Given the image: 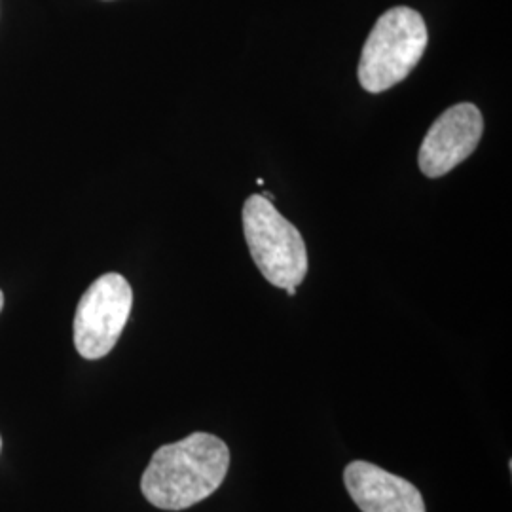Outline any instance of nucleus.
I'll list each match as a JSON object with an SVG mask.
<instances>
[{
	"label": "nucleus",
	"mask_w": 512,
	"mask_h": 512,
	"mask_svg": "<svg viewBox=\"0 0 512 512\" xmlns=\"http://www.w3.org/2000/svg\"><path fill=\"white\" fill-rule=\"evenodd\" d=\"M243 232L256 268L274 287H296L308 274L304 238L274 203L253 194L243 205Z\"/></svg>",
	"instance_id": "obj_3"
},
{
	"label": "nucleus",
	"mask_w": 512,
	"mask_h": 512,
	"mask_svg": "<svg viewBox=\"0 0 512 512\" xmlns=\"http://www.w3.org/2000/svg\"><path fill=\"white\" fill-rule=\"evenodd\" d=\"M484 131V120L473 103H459L444 110L421 143L418 164L429 179H439L475 152Z\"/></svg>",
	"instance_id": "obj_5"
},
{
	"label": "nucleus",
	"mask_w": 512,
	"mask_h": 512,
	"mask_svg": "<svg viewBox=\"0 0 512 512\" xmlns=\"http://www.w3.org/2000/svg\"><path fill=\"white\" fill-rule=\"evenodd\" d=\"M230 450L209 433H192L154 452L141 476V492L162 511H183L211 497L224 482Z\"/></svg>",
	"instance_id": "obj_1"
},
{
	"label": "nucleus",
	"mask_w": 512,
	"mask_h": 512,
	"mask_svg": "<svg viewBox=\"0 0 512 512\" xmlns=\"http://www.w3.org/2000/svg\"><path fill=\"white\" fill-rule=\"evenodd\" d=\"M131 306L133 291L124 275L95 279L74 313V348L80 357L88 361L107 357L126 329Z\"/></svg>",
	"instance_id": "obj_4"
},
{
	"label": "nucleus",
	"mask_w": 512,
	"mask_h": 512,
	"mask_svg": "<svg viewBox=\"0 0 512 512\" xmlns=\"http://www.w3.org/2000/svg\"><path fill=\"white\" fill-rule=\"evenodd\" d=\"M429 42L420 12L395 6L376 21L359 61V82L368 93L387 92L416 69Z\"/></svg>",
	"instance_id": "obj_2"
},
{
	"label": "nucleus",
	"mask_w": 512,
	"mask_h": 512,
	"mask_svg": "<svg viewBox=\"0 0 512 512\" xmlns=\"http://www.w3.org/2000/svg\"><path fill=\"white\" fill-rule=\"evenodd\" d=\"M0 452H2V437H0Z\"/></svg>",
	"instance_id": "obj_9"
},
{
	"label": "nucleus",
	"mask_w": 512,
	"mask_h": 512,
	"mask_svg": "<svg viewBox=\"0 0 512 512\" xmlns=\"http://www.w3.org/2000/svg\"><path fill=\"white\" fill-rule=\"evenodd\" d=\"M285 291H287V294H289V296H294V294H296V287H287Z\"/></svg>",
	"instance_id": "obj_7"
},
{
	"label": "nucleus",
	"mask_w": 512,
	"mask_h": 512,
	"mask_svg": "<svg viewBox=\"0 0 512 512\" xmlns=\"http://www.w3.org/2000/svg\"><path fill=\"white\" fill-rule=\"evenodd\" d=\"M2 308H4V294L0 291V311H2Z\"/></svg>",
	"instance_id": "obj_8"
},
{
	"label": "nucleus",
	"mask_w": 512,
	"mask_h": 512,
	"mask_svg": "<svg viewBox=\"0 0 512 512\" xmlns=\"http://www.w3.org/2000/svg\"><path fill=\"white\" fill-rule=\"evenodd\" d=\"M344 484L363 512H427L420 490L412 482L391 475L374 463H349Z\"/></svg>",
	"instance_id": "obj_6"
}]
</instances>
